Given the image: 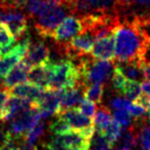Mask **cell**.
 <instances>
[{"label":"cell","mask_w":150,"mask_h":150,"mask_svg":"<svg viewBox=\"0 0 150 150\" xmlns=\"http://www.w3.org/2000/svg\"><path fill=\"white\" fill-rule=\"evenodd\" d=\"M116 63L145 61L150 47V35L145 27L134 21H121L114 30Z\"/></svg>","instance_id":"1"},{"label":"cell","mask_w":150,"mask_h":150,"mask_svg":"<svg viewBox=\"0 0 150 150\" xmlns=\"http://www.w3.org/2000/svg\"><path fill=\"white\" fill-rule=\"evenodd\" d=\"M80 74V84L84 88L92 83H106L111 76L113 64L106 60H99L88 54L77 59Z\"/></svg>","instance_id":"2"},{"label":"cell","mask_w":150,"mask_h":150,"mask_svg":"<svg viewBox=\"0 0 150 150\" xmlns=\"http://www.w3.org/2000/svg\"><path fill=\"white\" fill-rule=\"evenodd\" d=\"M80 83V74L77 66L70 60L50 62V88L68 90Z\"/></svg>","instance_id":"3"},{"label":"cell","mask_w":150,"mask_h":150,"mask_svg":"<svg viewBox=\"0 0 150 150\" xmlns=\"http://www.w3.org/2000/svg\"><path fill=\"white\" fill-rule=\"evenodd\" d=\"M66 9L68 11L64 4H60L38 16L37 20L34 23V27L37 33L43 38H52L56 28L66 18Z\"/></svg>","instance_id":"4"},{"label":"cell","mask_w":150,"mask_h":150,"mask_svg":"<svg viewBox=\"0 0 150 150\" xmlns=\"http://www.w3.org/2000/svg\"><path fill=\"white\" fill-rule=\"evenodd\" d=\"M40 119L41 117L39 115V109L35 108V107L27 109L11 119L8 133L15 138L25 139V136L27 135L28 132Z\"/></svg>","instance_id":"5"},{"label":"cell","mask_w":150,"mask_h":150,"mask_svg":"<svg viewBox=\"0 0 150 150\" xmlns=\"http://www.w3.org/2000/svg\"><path fill=\"white\" fill-rule=\"evenodd\" d=\"M58 116L65 119L72 129L80 132V133H82L84 136H86L90 139L93 137V135L96 132L92 117L84 115L76 107H73V108L63 111L60 114H58Z\"/></svg>","instance_id":"6"},{"label":"cell","mask_w":150,"mask_h":150,"mask_svg":"<svg viewBox=\"0 0 150 150\" xmlns=\"http://www.w3.org/2000/svg\"><path fill=\"white\" fill-rule=\"evenodd\" d=\"M0 22L7 26L16 38H20L27 33L28 21L23 13H20L13 5H9L0 11Z\"/></svg>","instance_id":"7"},{"label":"cell","mask_w":150,"mask_h":150,"mask_svg":"<svg viewBox=\"0 0 150 150\" xmlns=\"http://www.w3.org/2000/svg\"><path fill=\"white\" fill-rule=\"evenodd\" d=\"M96 38L90 32L83 31L79 35L75 36L72 39L64 44L65 54L69 59H78L82 56L88 54L94 47Z\"/></svg>","instance_id":"8"},{"label":"cell","mask_w":150,"mask_h":150,"mask_svg":"<svg viewBox=\"0 0 150 150\" xmlns=\"http://www.w3.org/2000/svg\"><path fill=\"white\" fill-rule=\"evenodd\" d=\"M83 32V25L80 19L75 16H69L65 18L61 24L56 28L52 38L59 43H66L75 36Z\"/></svg>","instance_id":"9"},{"label":"cell","mask_w":150,"mask_h":150,"mask_svg":"<svg viewBox=\"0 0 150 150\" xmlns=\"http://www.w3.org/2000/svg\"><path fill=\"white\" fill-rule=\"evenodd\" d=\"M31 44V38L30 36H26L25 38L21 40L18 44L13 46L11 50L2 58L0 61V76L5 77L7 73L15 67L18 63L21 62L23 58H25L27 54L29 46Z\"/></svg>","instance_id":"10"},{"label":"cell","mask_w":150,"mask_h":150,"mask_svg":"<svg viewBox=\"0 0 150 150\" xmlns=\"http://www.w3.org/2000/svg\"><path fill=\"white\" fill-rule=\"evenodd\" d=\"M66 90H54L48 88L45 91L43 97L37 104L39 109V115L41 118H47L54 114H59L60 112V104L63 94Z\"/></svg>","instance_id":"11"},{"label":"cell","mask_w":150,"mask_h":150,"mask_svg":"<svg viewBox=\"0 0 150 150\" xmlns=\"http://www.w3.org/2000/svg\"><path fill=\"white\" fill-rule=\"evenodd\" d=\"M50 50L44 42L37 41L31 43L29 46L27 54H26L24 61L29 65L30 67L44 65L50 62Z\"/></svg>","instance_id":"12"},{"label":"cell","mask_w":150,"mask_h":150,"mask_svg":"<svg viewBox=\"0 0 150 150\" xmlns=\"http://www.w3.org/2000/svg\"><path fill=\"white\" fill-rule=\"evenodd\" d=\"M45 91H46L45 88H41V86H35V84H32L30 82L29 83L24 82V83L18 84V86L9 88V94L11 96H17L20 97V98L28 99L37 108V104L42 99Z\"/></svg>","instance_id":"13"},{"label":"cell","mask_w":150,"mask_h":150,"mask_svg":"<svg viewBox=\"0 0 150 150\" xmlns=\"http://www.w3.org/2000/svg\"><path fill=\"white\" fill-rule=\"evenodd\" d=\"M115 56V38L114 34L100 38L94 44L92 57L99 60H111Z\"/></svg>","instance_id":"14"},{"label":"cell","mask_w":150,"mask_h":150,"mask_svg":"<svg viewBox=\"0 0 150 150\" xmlns=\"http://www.w3.org/2000/svg\"><path fill=\"white\" fill-rule=\"evenodd\" d=\"M33 107H35L34 104L28 99L20 98V97L17 96L9 97L4 108H3L2 120H11L13 117H15L19 113L23 112L27 109L33 108Z\"/></svg>","instance_id":"15"},{"label":"cell","mask_w":150,"mask_h":150,"mask_svg":"<svg viewBox=\"0 0 150 150\" xmlns=\"http://www.w3.org/2000/svg\"><path fill=\"white\" fill-rule=\"evenodd\" d=\"M63 144L71 150H90L91 139L78 131H71L58 136Z\"/></svg>","instance_id":"16"},{"label":"cell","mask_w":150,"mask_h":150,"mask_svg":"<svg viewBox=\"0 0 150 150\" xmlns=\"http://www.w3.org/2000/svg\"><path fill=\"white\" fill-rule=\"evenodd\" d=\"M31 67L27 64L24 60L18 63L4 77L3 80V86L5 88H11L18 84L24 83L28 79V73H29Z\"/></svg>","instance_id":"17"},{"label":"cell","mask_w":150,"mask_h":150,"mask_svg":"<svg viewBox=\"0 0 150 150\" xmlns=\"http://www.w3.org/2000/svg\"><path fill=\"white\" fill-rule=\"evenodd\" d=\"M84 99V86L81 84H78L75 88H68L64 92L63 97L61 99V104H60V114L61 112L67 110V109L73 108L75 106L81 103V101Z\"/></svg>","instance_id":"18"},{"label":"cell","mask_w":150,"mask_h":150,"mask_svg":"<svg viewBox=\"0 0 150 150\" xmlns=\"http://www.w3.org/2000/svg\"><path fill=\"white\" fill-rule=\"evenodd\" d=\"M50 62L44 65L34 66L30 69L28 73V81L32 84L41 86V88L48 90L50 88Z\"/></svg>","instance_id":"19"},{"label":"cell","mask_w":150,"mask_h":150,"mask_svg":"<svg viewBox=\"0 0 150 150\" xmlns=\"http://www.w3.org/2000/svg\"><path fill=\"white\" fill-rule=\"evenodd\" d=\"M62 4L61 0H25L24 9L31 18H37L47 9Z\"/></svg>","instance_id":"20"},{"label":"cell","mask_w":150,"mask_h":150,"mask_svg":"<svg viewBox=\"0 0 150 150\" xmlns=\"http://www.w3.org/2000/svg\"><path fill=\"white\" fill-rule=\"evenodd\" d=\"M145 61H135V62L116 63V66L122 74L129 80L142 82L145 80L143 72V64Z\"/></svg>","instance_id":"21"},{"label":"cell","mask_w":150,"mask_h":150,"mask_svg":"<svg viewBox=\"0 0 150 150\" xmlns=\"http://www.w3.org/2000/svg\"><path fill=\"white\" fill-rule=\"evenodd\" d=\"M111 121H112V115H111L110 110L106 106H100V108H98L95 114L94 119V125L96 131L104 133V131L110 125Z\"/></svg>","instance_id":"22"},{"label":"cell","mask_w":150,"mask_h":150,"mask_svg":"<svg viewBox=\"0 0 150 150\" xmlns=\"http://www.w3.org/2000/svg\"><path fill=\"white\" fill-rule=\"evenodd\" d=\"M138 123V136H139V143L142 148L146 150H150V125L146 122L145 118L136 119Z\"/></svg>","instance_id":"23"},{"label":"cell","mask_w":150,"mask_h":150,"mask_svg":"<svg viewBox=\"0 0 150 150\" xmlns=\"http://www.w3.org/2000/svg\"><path fill=\"white\" fill-rule=\"evenodd\" d=\"M104 95V84L92 83L84 88V98L88 99L96 104H101Z\"/></svg>","instance_id":"24"},{"label":"cell","mask_w":150,"mask_h":150,"mask_svg":"<svg viewBox=\"0 0 150 150\" xmlns=\"http://www.w3.org/2000/svg\"><path fill=\"white\" fill-rule=\"evenodd\" d=\"M122 95L125 97V99L129 100L131 102H135L142 95L141 84L135 80H127V83L122 91Z\"/></svg>","instance_id":"25"},{"label":"cell","mask_w":150,"mask_h":150,"mask_svg":"<svg viewBox=\"0 0 150 150\" xmlns=\"http://www.w3.org/2000/svg\"><path fill=\"white\" fill-rule=\"evenodd\" d=\"M123 131H125V129H123V127H121V125H119L116 120L113 119V120L110 122V125L107 127V129H105L103 134H104L105 137L107 138V140L110 142L111 145L113 146V144H114L115 142H117L119 139H120Z\"/></svg>","instance_id":"26"},{"label":"cell","mask_w":150,"mask_h":150,"mask_svg":"<svg viewBox=\"0 0 150 150\" xmlns=\"http://www.w3.org/2000/svg\"><path fill=\"white\" fill-rule=\"evenodd\" d=\"M44 129H45V127H44V123L42 122V121L39 120L38 122H36L35 125H34V127L28 132L27 135L25 136L24 142L34 145V143L44 135Z\"/></svg>","instance_id":"27"},{"label":"cell","mask_w":150,"mask_h":150,"mask_svg":"<svg viewBox=\"0 0 150 150\" xmlns=\"http://www.w3.org/2000/svg\"><path fill=\"white\" fill-rule=\"evenodd\" d=\"M48 129H50V133L54 136L63 135V134L67 133V132L72 129L70 127V125H68V122L60 116H58V118L52 120V122L50 123Z\"/></svg>","instance_id":"28"},{"label":"cell","mask_w":150,"mask_h":150,"mask_svg":"<svg viewBox=\"0 0 150 150\" xmlns=\"http://www.w3.org/2000/svg\"><path fill=\"white\" fill-rule=\"evenodd\" d=\"M111 80H112L113 90L116 91L119 94H122V91L125 88V83H127V77L122 74V72L117 67H114Z\"/></svg>","instance_id":"29"},{"label":"cell","mask_w":150,"mask_h":150,"mask_svg":"<svg viewBox=\"0 0 150 150\" xmlns=\"http://www.w3.org/2000/svg\"><path fill=\"white\" fill-rule=\"evenodd\" d=\"M113 117H114V120H116L123 129H127V127H131L132 123H133L132 116L127 110H123V109H121V110H116L114 112Z\"/></svg>","instance_id":"30"},{"label":"cell","mask_w":150,"mask_h":150,"mask_svg":"<svg viewBox=\"0 0 150 150\" xmlns=\"http://www.w3.org/2000/svg\"><path fill=\"white\" fill-rule=\"evenodd\" d=\"M78 109L83 113L84 115L88 117H93L95 116L97 110H98V107H97V104L94 102H92L88 99L84 98L83 100L81 101L79 105H78Z\"/></svg>","instance_id":"31"},{"label":"cell","mask_w":150,"mask_h":150,"mask_svg":"<svg viewBox=\"0 0 150 150\" xmlns=\"http://www.w3.org/2000/svg\"><path fill=\"white\" fill-rule=\"evenodd\" d=\"M127 111L131 114V116L134 117L135 119H142L144 118L146 112H147V107H145L141 103L135 101V102H132Z\"/></svg>","instance_id":"32"},{"label":"cell","mask_w":150,"mask_h":150,"mask_svg":"<svg viewBox=\"0 0 150 150\" xmlns=\"http://www.w3.org/2000/svg\"><path fill=\"white\" fill-rule=\"evenodd\" d=\"M132 102L127 99H123L121 97H116L110 101V107L115 110H129Z\"/></svg>","instance_id":"33"},{"label":"cell","mask_w":150,"mask_h":150,"mask_svg":"<svg viewBox=\"0 0 150 150\" xmlns=\"http://www.w3.org/2000/svg\"><path fill=\"white\" fill-rule=\"evenodd\" d=\"M9 96V91L8 88H0V120H2V113H3V108H4L5 104H6L7 100H8Z\"/></svg>","instance_id":"34"},{"label":"cell","mask_w":150,"mask_h":150,"mask_svg":"<svg viewBox=\"0 0 150 150\" xmlns=\"http://www.w3.org/2000/svg\"><path fill=\"white\" fill-rule=\"evenodd\" d=\"M7 138H8V129H5L4 127L0 125V148L3 146Z\"/></svg>","instance_id":"35"},{"label":"cell","mask_w":150,"mask_h":150,"mask_svg":"<svg viewBox=\"0 0 150 150\" xmlns=\"http://www.w3.org/2000/svg\"><path fill=\"white\" fill-rule=\"evenodd\" d=\"M144 78L146 80H150V61H145L143 64Z\"/></svg>","instance_id":"36"},{"label":"cell","mask_w":150,"mask_h":150,"mask_svg":"<svg viewBox=\"0 0 150 150\" xmlns=\"http://www.w3.org/2000/svg\"><path fill=\"white\" fill-rule=\"evenodd\" d=\"M141 88L144 94L150 97V80H144V81H142Z\"/></svg>","instance_id":"37"},{"label":"cell","mask_w":150,"mask_h":150,"mask_svg":"<svg viewBox=\"0 0 150 150\" xmlns=\"http://www.w3.org/2000/svg\"><path fill=\"white\" fill-rule=\"evenodd\" d=\"M19 150H38V149L34 145H32V144H28L26 142H23L22 145L20 146Z\"/></svg>","instance_id":"38"},{"label":"cell","mask_w":150,"mask_h":150,"mask_svg":"<svg viewBox=\"0 0 150 150\" xmlns=\"http://www.w3.org/2000/svg\"><path fill=\"white\" fill-rule=\"evenodd\" d=\"M147 113H148V118H149V120H150V102L147 106Z\"/></svg>","instance_id":"39"},{"label":"cell","mask_w":150,"mask_h":150,"mask_svg":"<svg viewBox=\"0 0 150 150\" xmlns=\"http://www.w3.org/2000/svg\"><path fill=\"white\" fill-rule=\"evenodd\" d=\"M114 150H129V149H125V148H121L119 146H117L116 148H114Z\"/></svg>","instance_id":"40"},{"label":"cell","mask_w":150,"mask_h":150,"mask_svg":"<svg viewBox=\"0 0 150 150\" xmlns=\"http://www.w3.org/2000/svg\"><path fill=\"white\" fill-rule=\"evenodd\" d=\"M3 86V81H2V77L0 76V88H2Z\"/></svg>","instance_id":"41"},{"label":"cell","mask_w":150,"mask_h":150,"mask_svg":"<svg viewBox=\"0 0 150 150\" xmlns=\"http://www.w3.org/2000/svg\"><path fill=\"white\" fill-rule=\"evenodd\" d=\"M99 150H110V149H108V148H105V149H99Z\"/></svg>","instance_id":"42"},{"label":"cell","mask_w":150,"mask_h":150,"mask_svg":"<svg viewBox=\"0 0 150 150\" xmlns=\"http://www.w3.org/2000/svg\"><path fill=\"white\" fill-rule=\"evenodd\" d=\"M141 150H146V149H143V148H142V149Z\"/></svg>","instance_id":"43"},{"label":"cell","mask_w":150,"mask_h":150,"mask_svg":"<svg viewBox=\"0 0 150 150\" xmlns=\"http://www.w3.org/2000/svg\"><path fill=\"white\" fill-rule=\"evenodd\" d=\"M0 25H1V22H0Z\"/></svg>","instance_id":"44"},{"label":"cell","mask_w":150,"mask_h":150,"mask_svg":"<svg viewBox=\"0 0 150 150\" xmlns=\"http://www.w3.org/2000/svg\"><path fill=\"white\" fill-rule=\"evenodd\" d=\"M62 1H63V0H61V2H62Z\"/></svg>","instance_id":"45"}]
</instances>
